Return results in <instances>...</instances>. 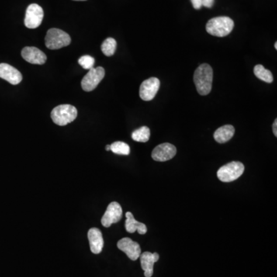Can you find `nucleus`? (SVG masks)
<instances>
[{
  "instance_id": "nucleus-1",
  "label": "nucleus",
  "mask_w": 277,
  "mask_h": 277,
  "mask_svg": "<svg viewBox=\"0 0 277 277\" xmlns=\"http://www.w3.org/2000/svg\"><path fill=\"white\" fill-rule=\"evenodd\" d=\"M213 71L209 64H202L194 73L193 81L198 93L206 95L211 92L213 85Z\"/></svg>"
},
{
  "instance_id": "nucleus-2",
  "label": "nucleus",
  "mask_w": 277,
  "mask_h": 277,
  "mask_svg": "<svg viewBox=\"0 0 277 277\" xmlns=\"http://www.w3.org/2000/svg\"><path fill=\"white\" fill-rule=\"evenodd\" d=\"M234 28V22L227 16H219L208 21L206 29L208 33L217 37L228 36Z\"/></svg>"
},
{
  "instance_id": "nucleus-3",
  "label": "nucleus",
  "mask_w": 277,
  "mask_h": 277,
  "mask_svg": "<svg viewBox=\"0 0 277 277\" xmlns=\"http://www.w3.org/2000/svg\"><path fill=\"white\" fill-rule=\"evenodd\" d=\"M77 117V108L69 104L58 105L51 112V118L53 123L58 126H66L75 120Z\"/></svg>"
},
{
  "instance_id": "nucleus-4",
  "label": "nucleus",
  "mask_w": 277,
  "mask_h": 277,
  "mask_svg": "<svg viewBox=\"0 0 277 277\" xmlns=\"http://www.w3.org/2000/svg\"><path fill=\"white\" fill-rule=\"evenodd\" d=\"M71 43L70 35L61 29L53 28L48 30L45 38V44L50 50H60Z\"/></svg>"
},
{
  "instance_id": "nucleus-5",
  "label": "nucleus",
  "mask_w": 277,
  "mask_h": 277,
  "mask_svg": "<svg viewBox=\"0 0 277 277\" xmlns=\"http://www.w3.org/2000/svg\"><path fill=\"white\" fill-rule=\"evenodd\" d=\"M245 167L240 162L233 161L219 169L217 177L223 183H230L241 177Z\"/></svg>"
},
{
  "instance_id": "nucleus-6",
  "label": "nucleus",
  "mask_w": 277,
  "mask_h": 277,
  "mask_svg": "<svg viewBox=\"0 0 277 277\" xmlns=\"http://www.w3.org/2000/svg\"><path fill=\"white\" fill-rule=\"evenodd\" d=\"M105 77V70L102 67L92 68L81 81L82 89L86 92H91L96 88Z\"/></svg>"
},
{
  "instance_id": "nucleus-7",
  "label": "nucleus",
  "mask_w": 277,
  "mask_h": 277,
  "mask_svg": "<svg viewBox=\"0 0 277 277\" xmlns=\"http://www.w3.org/2000/svg\"><path fill=\"white\" fill-rule=\"evenodd\" d=\"M44 12L43 8L37 4H31L26 9L24 23L29 29H36L43 22Z\"/></svg>"
},
{
  "instance_id": "nucleus-8",
  "label": "nucleus",
  "mask_w": 277,
  "mask_h": 277,
  "mask_svg": "<svg viewBox=\"0 0 277 277\" xmlns=\"http://www.w3.org/2000/svg\"><path fill=\"white\" fill-rule=\"evenodd\" d=\"M123 209L120 205L116 202L109 203L101 219L102 225L105 227H109L113 223H116L122 219Z\"/></svg>"
},
{
  "instance_id": "nucleus-9",
  "label": "nucleus",
  "mask_w": 277,
  "mask_h": 277,
  "mask_svg": "<svg viewBox=\"0 0 277 277\" xmlns=\"http://www.w3.org/2000/svg\"><path fill=\"white\" fill-rule=\"evenodd\" d=\"M160 87L159 79L151 77L143 81L140 86V95L143 100L150 101L154 99Z\"/></svg>"
},
{
  "instance_id": "nucleus-10",
  "label": "nucleus",
  "mask_w": 277,
  "mask_h": 277,
  "mask_svg": "<svg viewBox=\"0 0 277 277\" xmlns=\"http://www.w3.org/2000/svg\"><path fill=\"white\" fill-rule=\"evenodd\" d=\"M177 154V148L171 143H165L159 145L152 153V158L155 161L166 162L174 158Z\"/></svg>"
},
{
  "instance_id": "nucleus-11",
  "label": "nucleus",
  "mask_w": 277,
  "mask_h": 277,
  "mask_svg": "<svg viewBox=\"0 0 277 277\" xmlns=\"http://www.w3.org/2000/svg\"><path fill=\"white\" fill-rule=\"evenodd\" d=\"M117 247L121 251L124 252L130 260L135 261L141 255V248L139 243L133 241L130 238H123L119 240Z\"/></svg>"
},
{
  "instance_id": "nucleus-12",
  "label": "nucleus",
  "mask_w": 277,
  "mask_h": 277,
  "mask_svg": "<svg viewBox=\"0 0 277 277\" xmlns=\"http://www.w3.org/2000/svg\"><path fill=\"white\" fill-rule=\"evenodd\" d=\"M0 78L6 80L12 85H17L22 82V76L19 70L6 63L0 64Z\"/></svg>"
},
{
  "instance_id": "nucleus-13",
  "label": "nucleus",
  "mask_w": 277,
  "mask_h": 277,
  "mask_svg": "<svg viewBox=\"0 0 277 277\" xmlns=\"http://www.w3.org/2000/svg\"><path fill=\"white\" fill-rule=\"evenodd\" d=\"M21 54L24 60L32 64H44L47 59L46 54L43 51L39 50L38 48L32 47V46L23 48Z\"/></svg>"
},
{
  "instance_id": "nucleus-14",
  "label": "nucleus",
  "mask_w": 277,
  "mask_h": 277,
  "mask_svg": "<svg viewBox=\"0 0 277 277\" xmlns=\"http://www.w3.org/2000/svg\"><path fill=\"white\" fill-rule=\"evenodd\" d=\"M87 235H88L91 252L94 254H100L104 246L102 232L98 228H91Z\"/></svg>"
},
{
  "instance_id": "nucleus-15",
  "label": "nucleus",
  "mask_w": 277,
  "mask_h": 277,
  "mask_svg": "<svg viewBox=\"0 0 277 277\" xmlns=\"http://www.w3.org/2000/svg\"><path fill=\"white\" fill-rule=\"evenodd\" d=\"M140 257L141 267L144 271L145 277H151L153 274L154 264L158 261L160 256L157 253L152 254L150 252H145Z\"/></svg>"
},
{
  "instance_id": "nucleus-16",
  "label": "nucleus",
  "mask_w": 277,
  "mask_h": 277,
  "mask_svg": "<svg viewBox=\"0 0 277 277\" xmlns=\"http://www.w3.org/2000/svg\"><path fill=\"white\" fill-rule=\"evenodd\" d=\"M126 217L125 227H126V230L128 233H133L138 231L139 234H146V232H147V227H146V225L136 220L133 213L127 212L126 213Z\"/></svg>"
},
{
  "instance_id": "nucleus-17",
  "label": "nucleus",
  "mask_w": 277,
  "mask_h": 277,
  "mask_svg": "<svg viewBox=\"0 0 277 277\" xmlns=\"http://www.w3.org/2000/svg\"><path fill=\"white\" fill-rule=\"evenodd\" d=\"M235 133V128L232 125H225L216 129L214 139L217 143H225L231 140Z\"/></svg>"
},
{
  "instance_id": "nucleus-18",
  "label": "nucleus",
  "mask_w": 277,
  "mask_h": 277,
  "mask_svg": "<svg viewBox=\"0 0 277 277\" xmlns=\"http://www.w3.org/2000/svg\"><path fill=\"white\" fill-rule=\"evenodd\" d=\"M254 75L259 79L267 84H271L274 81V76L270 70H266L262 65H257L254 67Z\"/></svg>"
},
{
  "instance_id": "nucleus-19",
  "label": "nucleus",
  "mask_w": 277,
  "mask_h": 277,
  "mask_svg": "<svg viewBox=\"0 0 277 277\" xmlns=\"http://www.w3.org/2000/svg\"><path fill=\"white\" fill-rule=\"evenodd\" d=\"M150 130L147 126H142L132 133V139L134 141L146 143L150 140Z\"/></svg>"
},
{
  "instance_id": "nucleus-20",
  "label": "nucleus",
  "mask_w": 277,
  "mask_h": 277,
  "mask_svg": "<svg viewBox=\"0 0 277 277\" xmlns=\"http://www.w3.org/2000/svg\"><path fill=\"white\" fill-rule=\"evenodd\" d=\"M116 41L113 38H108L102 43L101 50L105 56H112L116 50Z\"/></svg>"
},
{
  "instance_id": "nucleus-21",
  "label": "nucleus",
  "mask_w": 277,
  "mask_h": 277,
  "mask_svg": "<svg viewBox=\"0 0 277 277\" xmlns=\"http://www.w3.org/2000/svg\"><path fill=\"white\" fill-rule=\"evenodd\" d=\"M110 150L112 153L117 155L127 156L130 153L129 145L123 142L117 141L110 145Z\"/></svg>"
},
{
  "instance_id": "nucleus-22",
  "label": "nucleus",
  "mask_w": 277,
  "mask_h": 277,
  "mask_svg": "<svg viewBox=\"0 0 277 277\" xmlns=\"http://www.w3.org/2000/svg\"><path fill=\"white\" fill-rule=\"evenodd\" d=\"M78 62L79 64H80L83 68L85 69V70H90L93 68L94 64H95V59L92 57V56L87 55V56L80 57Z\"/></svg>"
},
{
  "instance_id": "nucleus-23",
  "label": "nucleus",
  "mask_w": 277,
  "mask_h": 277,
  "mask_svg": "<svg viewBox=\"0 0 277 277\" xmlns=\"http://www.w3.org/2000/svg\"><path fill=\"white\" fill-rule=\"evenodd\" d=\"M192 6L195 9H200L202 6V0H191Z\"/></svg>"
},
{
  "instance_id": "nucleus-24",
  "label": "nucleus",
  "mask_w": 277,
  "mask_h": 277,
  "mask_svg": "<svg viewBox=\"0 0 277 277\" xmlns=\"http://www.w3.org/2000/svg\"><path fill=\"white\" fill-rule=\"evenodd\" d=\"M213 4H214V0H202V6L206 7V8H212Z\"/></svg>"
},
{
  "instance_id": "nucleus-25",
  "label": "nucleus",
  "mask_w": 277,
  "mask_h": 277,
  "mask_svg": "<svg viewBox=\"0 0 277 277\" xmlns=\"http://www.w3.org/2000/svg\"><path fill=\"white\" fill-rule=\"evenodd\" d=\"M273 132L274 134L275 135L276 137L277 136V119H275L274 124H273Z\"/></svg>"
},
{
  "instance_id": "nucleus-26",
  "label": "nucleus",
  "mask_w": 277,
  "mask_h": 277,
  "mask_svg": "<svg viewBox=\"0 0 277 277\" xmlns=\"http://www.w3.org/2000/svg\"><path fill=\"white\" fill-rule=\"evenodd\" d=\"M105 150H107V151L110 150V145H107V146H105Z\"/></svg>"
},
{
  "instance_id": "nucleus-27",
  "label": "nucleus",
  "mask_w": 277,
  "mask_h": 277,
  "mask_svg": "<svg viewBox=\"0 0 277 277\" xmlns=\"http://www.w3.org/2000/svg\"><path fill=\"white\" fill-rule=\"evenodd\" d=\"M274 46H275L276 50H277V42H276L275 45H274Z\"/></svg>"
},
{
  "instance_id": "nucleus-28",
  "label": "nucleus",
  "mask_w": 277,
  "mask_h": 277,
  "mask_svg": "<svg viewBox=\"0 0 277 277\" xmlns=\"http://www.w3.org/2000/svg\"><path fill=\"white\" fill-rule=\"evenodd\" d=\"M73 1H87V0H73Z\"/></svg>"
}]
</instances>
